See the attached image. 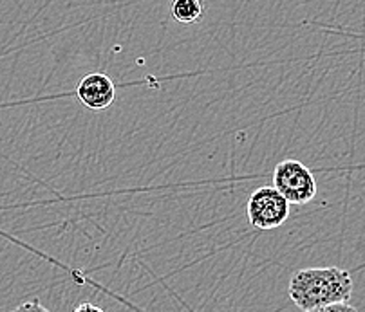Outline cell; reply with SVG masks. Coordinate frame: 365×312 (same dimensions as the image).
Here are the masks:
<instances>
[{
    "mask_svg": "<svg viewBox=\"0 0 365 312\" xmlns=\"http://www.w3.org/2000/svg\"><path fill=\"white\" fill-rule=\"evenodd\" d=\"M172 16L175 22L182 26L201 22L205 16V4L202 0H174L172 4Z\"/></svg>",
    "mask_w": 365,
    "mask_h": 312,
    "instance_id": "5",
    "label": "cell"
},
{
    "mask_svg": "<svg viewBox=\"0 0 365 312\" xmlns=\"http://www.w3.org/2000/svg\"><path fill=\"white\" fill-rule=\"evenodd\" d=\"M289 298L304 312H322L327 305L349 301L353 278L340 267H307L289 280Z\"/></svg>",
    "mask_w": 365,
    "mask_h": 312,
    "instance_id": "1",
    "label": "cell"
},
{
    "mask_svg": "<svg viewBox=\"0 0 365 312\" xmlns=\"http://www.w3.org/2000/svg\"><path fill=\"white\" fill-rule=\"evenodd\" d=\"M19 308H40V311H46V307H42L38 301H35V303H24V305H20Z\"/></svg>",
    "mask_w": 365,
    "mask_h": 312,
    "instance_id": "8",
    "label": "cell"
},
{
    "mask_svg": "<svg viewBox=\"0 0 365 312\" xmlns=\"http://www.w3.org/2000/svg\"><path fill=\"white\" fill-rule=\"evenodd\" d=\"M273 186L288 199L289 204H307L317 197L315 175L304 162L295 159H286L275 166Z\"/></svg>",
    "mask_w": 365,
    "mask_h": 312,
    "instance_id": "2",
    "label": "cell"
},
{
    "mask_svg": "<svg viewBox=\"0 0 365 312\" xmlns=\"http://www.w3.org/2000/svg\"><path fill=\"white\" fill-rule=\"evenodd\" d=\"M76 312H83V311H94V312H101L100 307H96V305L93 303H80L76 308H74Z\"/></svg>",
    "mask_w": 365,
    "mask_h": 312,
    "instance_id": "7",
    "label": "cell"
},
{
    "mask_svg": "<svg viewBox=\"0 0 365 312\" xmlns=\"http://www.w3.org/2000/svg\"><path fill=\"white\" fill-rule=\"evenodd\" d=\"M342 312V311H351V312H354L356 311V308L353 307V305H349L347 303V301H336V303H331V305H327L326 308H324L322 312Z\"/></svg>",
    "mask_w": 365,
    "mask_h": 312,
    "instance_id": "6",
    "label": "cell"
},
{
    "mask_svg": "<svg viewBox=\"0 0 365 312\" xmlns=\"http://www.w3.org/2000/svg\"><path fill=\"white\" fill-rule=\"evenodd\" d=\"M74 96L82 105L94 112L106 110L116 100V85L107 74L93 73L80 80Z\"/></svg>",
    "mask_w": 365,
    "mask_h": 312,
    "instance_id": "4",
    "label": "cell"
},
{
    "mask_svg": "<svg viewBox=\"0 0 365 312\" xmlns=\"http://www.w3.org/2000/svg\"><path fill=\"white\" fill-rule=\"evenodd\" d=\"M288 199L275 188V186H262L250 195L246 215L250 226L262 232L277 229L282 226L289 217Z\"/></svg>",
    "mask_w": 365,
    "mask_h": 312,
    "instance_id": "3",
    "label": "cell"
}]
</instances>
